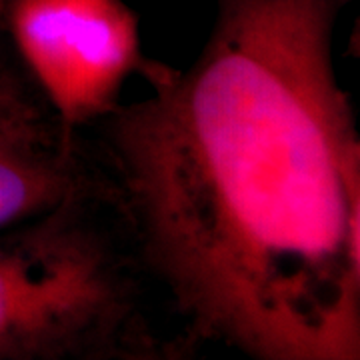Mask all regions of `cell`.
<instances>
[{"label":"cell","mask_w":360,"mask_h":360,"mask_svg":"<svg viewBox=\"0 0 360 360\" xmlns=\"http://www.w3.org/2000/svg\"><path fill=\"white\" fill-rule=\"evenodd\" d=\"M0 28L66 136L118 106L144 70L139 18L122 0H0Z\"/></svg>","instance_id":"3"},{"label":"cell","mask_w":360,"mask_h":360,"mask_svg":"<svg viewBox=\"0 0 360 360\" xmlns=\"http://www.w3.org/2000/svg\"><path fill=\"white\" fill-rule=\"evenodd\" d=\"M89 196H94V184L72 142H0V231Z\"/></svg>","instance_id":"4"},{"label":"cell","mask_w":360,"mask_h":360,"mask_svg":"<svg viewBox=\"0 0 360 360\" xmlns=\"http://www.w3.org/2000/svg\"><path fill=\"white\" fill-rule=\"evenodd\" d=\"M347 0H219L186 70L106 116L115 191L191 335L260 360L360 356V139Z\"/></svg>","instance_id":"1"},{"label":"cell","mask_w":360,"mask_h":360,"mask_svg":"<svg viewBox=\"0 0 360 360\" xmlns=\"http://www.w3.org/2000/svg\"><path fill=\"white\" fill-rule=\"evenodd\" d=\"M89 198L0 231V360L150 359L129 260Z\"/></svg>","instance_id":"2"},{"label":"cell","mask_w":360,"mask_h":360,"mask_svg":"<svg viewBox=\"0 0 360 360\" xmlns=\"http://www.w3.org/2000/svg\"><path fill=\"white\" fill-rule=\"evenodd\" d=\"M0 142L54 146L72 142L18 65L0 28Z\"/></svg>","instance_id":"5"}]
</instances>
